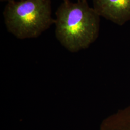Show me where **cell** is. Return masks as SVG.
<instances>
[{
    "instance_id": "1",
    "label": "cell",
    "mask_w": 130,
    "mask_h": 130,
    "mask_svg": "<svg viewBox=\"0 0 130 130\" xmlns=\"http://www.w3.org/2000/svg\"><path fill=\"white\" fill-rule=\"evenodd\" d=\"M55 35L68 51L85 49L98 38L100 17L87 1L64 0L56 12Z\"/></svg>"
},
{
    "instance_id": "2",
    "label": "cell",
    "mask_w": 130,
    "mask_h": 130,
    "mask_svg": "<svg viewBox=\"0 0 130 130\" xmlns=\"http://www.w3.org/2000/svg\"><path fill=\"white\" fill-rule=\"evenodd\" d=\"M3 15L8 31L19 39L36 38L52 25L51 0H20L7 2Z\"/></svg>"
},
{
    "instance_id": "3",
    "label": "cell",
    "mask_w": 130,
    "mask_h": 130,
    "mask_svg": "<svg viewBox=\"0 0 130 130\" xmlns=\"http://www.w3.org/2000/svg\"><path fill=\"white\" fill-rule=\"evenodd\" d=\"M93 7L100 17L119 26L130 20V0H93Z\"/></svg>"
},
{
    "instance_id": "4",
    "label": "cell",
    "mask_w": 130,
    "mask_h": 130,
    "mask_svg": "<svg viewBox=\"0 0 130 130\" xmlns=\"http://www.w3.org/2000/svg\"><path fill=\"white\" fill-rule=\"evenodd\" d=\"M1 2H10V1H20V0H0Z\"/></svg>"
},
{
    "instance_id": "5",
    "label": "cell",
    "mask_w": 130,
    "mask_h": 130,
    "mask_svg": "<svg viewBox=\"0 0 130 130\" xmlns=\"http://www.w3.org/2000/svg\"><path fill=\"white\" fill-rule=\"evenodd\" d=\"M77 1H87V0H77Z\"/></svg>"
}]
</instances>
